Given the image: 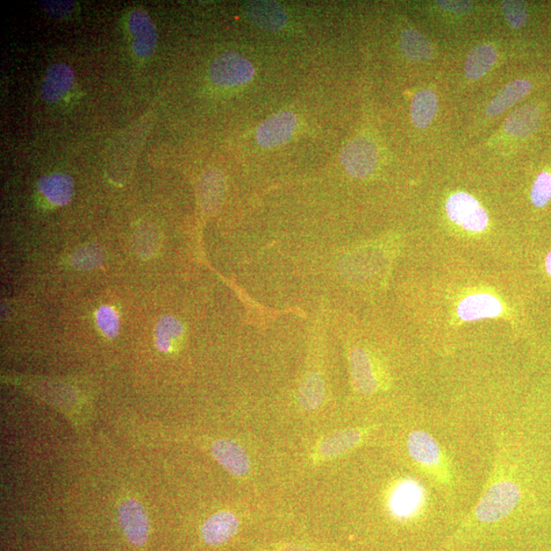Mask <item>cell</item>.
Wrapping results in <instances>:
<instances>
[{"label":"cell","instance_id":"484cf974","mask_svg":"<svg viewBox=\"0 0 551 551\" xmlns=\"http://www.w3.org/2000/svg\"><path fill=\"white\" fill-rule=\"evenodd\" d=\"M136 252L145 259L152 257L160 247V233L152 223L143 221L134 232Z\"/></svg>","mask_w":551,"mask_h":551},{"label":"cell","instance_id":"5b68a950","mask_svg":"<svg viewBox=\"0 0 551 551\" xmlns=\"http://www.w3.org/2000/svg\"><path fill=\"white\" fill-rule=\"evenodd\" d=\"M407 448L414 462L421 464L427 473L438 480L446 481L447 470L438 442L426 432L416 431L410 435Z\"/></svg>","mask_w":551,"mask_h":551},{"label":"cell","instance_id":"8992f818","mask_svg":"<svg viewBox=\"0 0 551 551\" xmlns=\"http://www.w3.org/2000/svg\"><path fill=\"white\" fill-rule=\"evenodd\" d=\"M377 161L376 143L364 136L350 141L341 154L343 166L355 178H364L373 173Z\"/></svg>","mask_w":551,"mask_h":551},{"label":"cell","instance_id":"83f0119b","mask_svg":"<svg viewBox=\"0 0 551 551\" xmlns=\"http://www.w3.org/2000/svg\"><path fill=\"white\" fill-rule=\"evenodd\" d=\"M104 259L102 249L96 246H85L71 256V264L78 270L89 271L102 266Z\"/></svg>","mask_w":551,"mask_h":551},{"label":"cell","instance_id":"e0dca14e","mask_svg":"<svg viewBox=\"0 0 551 551\" xmlns=\"http://www.w3.org/2000/svg\"><path fill=\"white\" fill-rule=\"evenodd\" d=\"M38 188L50 204L57 206L69 205L74 197L73 178L68 174L55 173L42 177Z\"/></svg>","mask_w":551,"mask_h":551},{"label":"cell","instance_id":"7402d4cb","mask_svg":"<svg viewBox=\"0 0 551 551\" xmlns=\"http://www.w3.org/2000/svg\"><path fill=\"white\" fill-rule=\"evenodd\" d=\"M184 327L180 321L171 316H164L155 327L156 347L163 353H170L181 345Z\"/></svg>","mask_w":551,"mask_h":551},{"label":"cell","instance_id":"7a4b0ae2","mask_svg":"<svg viewBox=\"0 0 551 551\" xmlns=\"http://www.w3.org/2000/svg\"><path fill=\"white\" fill-rule=\"evenodd\" d=\"M519 498V488L513 483L500 481L493 484L477 506V521L480 524L489 525L505 519L516 507Z\"/></svg>","mask_w":551,"mask_h":551},{"label":"cell","instance_id":"6da1fadb","mask_svg":"<svg viewBox=\"0 0 551 551\" xmlns=\"http://www.w3.org/2000/svg\"><path fill=\"white\" fill-rule=\"evenodd\" d=\"M152 120L153 117L146 114L111 139L105 149L104 168L105 175L113 184L123 186L130 180Z\"/></svg>","mask_w":551,"mask_h":551},{"label":"cell","instance_id":"603a6c76","mask_svg":"<svg viewBox=\"0 0 551 551\" xmlns=\"http://www.w3.org/2000/svg\"><path fill=\"white\" fill-rule=\"evenodd\" d=\"M400 46L405 57L412 62H426L434 55L430 42L417 30L405 29L400 36Z\"/></svg>","mask_w":551,"mask_h":551},{"label":"cell","instance_id":"9a60e30c","mask_svg":"<svg viewBox=\"0 0 551 551\" xmlns=\"http://www.w3.org/2000/svg\"><path fill=\"white\" fill-rule=\"evenodd\" d=\"M502 313L503 305L499 300L485 293H479V295L463 299L457 307V314L463 321L496 318Z\"/></svg>","mask_w":551,"mask_h":551},{"label":"cell","instance_id":"f546056e","mask_svg":"<svg viewBox=\"0 0 551 551\" xmlns=\"http://www.w3.org/2000/svg\"><path fill=\"white\" fill-rule=\"evenodd\" d=\"M551 199V175L547 171L536 178L531 190V200L536 207L546 206Z\"/></svg>","mask_w":551,"mask_h":551},{"label":"cell","instance_id":"52a82bcc","mask_svg":"<svg viewBox=\"0 0 551 551\" xmlns=\"http://www.w3.org/2000/svg\"><path fill=\"white\" fill-rule=\"evenodd\" d=\"M296 126L295 113L288 111L275 113L257 128L256 140L264 148L281 146L291 140Z\"/></svg>","mask_w":551,"mask_h":551},{"label":"cell","instance_id":"836d02e7","mask_svg":"<svg viewBox=\"0 0 551 551\" xmlns=\"http://www.w3.org/2000/svg\"><path fill=\"white\" fill-rule=\"evenodd\" d=\"M546 268H547L548 275L551 276V252L547 256Z\"/></svg>","mask_w":551,"mask_h":551},{"label":"cell","instance_id":"ba28073f","mask_svg":"<svg viewBox=\"0 0 551 551\" xmlns=\"http://www.w3.org/2000/svg\"><path fill=\"white\" fill-rule=\"evenodd\" d=\"M128 26L133 38L134 54L140 59H148L154 54L159 40L152 18L145 10L136 9L129 14Z\"/></svg>","mask_w":551,"mask_h":551},{"label":"cell","instance_id":"cb8c5ba5","mask_svg":"<svg viewBox=\"0 0 551 551\" xmlns=\"http://www.w3.org/2000/svg\"><path fill=\"white\" fill-rule=\"evenodd\" d=\"M438 112V100L431 90H422L413 96L411 113L414 126L425 129Z\"/></svg>","mask_w":551,"mask_h":551},{"label":"cell","instance_id":"30bf717a","mask_svg":"<svg viewBox=\"0 0 551 551\" xmlns=\"http://www.w3.org/2000/svg\"><path fill=\"white\" fill-rule=\"evenodd\" d=\"M120 525L129 541L141 547L147 540L149 521L145 507L138 500L127 499L118 510Z\"/></svg>","mask_w":551,"mask_h":551},{"label":"cell","instance_id":"7c38bea8","mask_svg":"<svg viewBox=\"0 0 551 551\" xmlns=\"http://www.w3.org/2000/svg\"><path fill=\"white\" fill-rule=\"evenodd\" d=\"M227 181L223 171L212 169L200 178L197 188L199 205L207 214L216 213L224 202Z\"/></svg>","mask_w":551,"mask_h":551},{"label":"cell","instance_id":"2e32d148","mask_svg":"<svg viewBox=\"0 0 551 551\" xmlns=\"http://www.w3.org/2000/svg\"><path fill=\"white\" fill-rule=\"evenodd\" d=\"M238 517L230 512H221L207 520L202 528V535L207 545L218 547L223 545L238 530Z\"/></svg>","mask_w":551,"mask_h":551},{"label":"cell","instance_id":"4dcf8cb0","mask_svg":"<svg viewBox=\"0 0 551 551\" xmlns=\"http://www.w3.org/2000/svg\"><path fill=\"white\" fill-rule=\"evenodd\" d=\"M504 16L513 29L523 27L527 21L526 4L522 2H503Z\"/></svg>","mask_w":551,"mask_h":551},{"label":"cell","instance_id":"ffe728a7","mask_svg":"<svg viewBox=\"0 0 551 551\" xmlns=\"http://www.w3.org/2000/svg\"><path fill=\"white\" fill-rule=\"evenodd\" d=\"M497 60V50L490 43H483L471 50L466 64L464 74L470 80L480 79L491 70Z\"/></svg>","mask_w":551,"mask_h":551},{"label":"cell","instance_id":"4fadbf2b","mask_svg":"<svg viewBox=\"0 0 551 551\" xmlns=\"http://www.w3.org/2000/svg\"><path fill=\"white\" fill-rule=\"evenodd\" d=\"M212 453L228 472L235 476H245L250 470V462L246 450L232 440L221 439L213 443Z\"/></svg>","mask_w":551,"mask_h":551},{"label":"cell","instance_id":"5bb4252c","mask_svg":"<svg viewBox=\"0 0 551 551\" xmlns=\"http://www.w3.org/2000/svg\"><path fill=\"white\" fill-rule=\"evenodd\" d=\"M246 14L254 24L269 31L281 30L288 16L281 4L274 2H253L246 6Z\"/></svg>","mask_w":551,"mask_h":551},{"label":"cell","instance_id":"3957f363","mask_svg":"<svg viewBox=\"0 0 551 551\" xmlns=\"http://www.w3.org/2000/svg\"><path fill=\"white\" fill-rule=\"evenodd\" d=\"M255 76V68L245 56L224 53L211 63V80L221 88H234L248 83Z\"/></svg>","mask_w":551,"mask_h":551},{"label":"cell","instance_id":"f1b7e54d","mask_svg":"<svg viewBox=\"0 0 551 551\" xmlns=\"http://www.w3.org/2000/svg\"><path fill=\"white\" fill-rule=\"evenodd\" d=\"M96 324L99 330L107 338H116L120 331V319L116 311L111 306L104 305L99 307L96 314Z\"/></svg>","mask_w":551,"mask_h":551},{"label":"cell","instance_id":"9c48e42d","mask_svg":"<svg viewBox=\"0 0 551 551\" xmlns=\"http://www.w3.org/2000/svg\"><path fill=\"white\" fill-rule=\"evenodd\" d=\"M426 493L423 486L406 480L400 483L390 497V509L397 518L412 519L424 512Z\"/></svg>","mask_w":551,"mask_h":551},{"label":"cell","instance_id":"4316f807","mask_svg":"<svg viewBox=\"0 0 551 551\" xmlns=\"http://www.w3.org/2000/svg\"><path fill=\"white\" fill-rule=\"evenodd\" d=\"M360 439L361 434L355 430L343 431L321 442L320 453L325 457L338 456L355 447Z\"/></svg>","mask_w":551,"mask_h":551},{"label":"cell","instance_id":"277c9868","mask_svg":"<svg viewBox=\"0 0 551 551\" xmlns=\"http://www.w3.org/2000/svg\"><path fill=\"white\" fill-rule=\"evenodd\" d=\"M447 213L455 224L471 232H482L488 225V214L478 200L464 192L455 193L447 203Z\"/></svg>","mask_w":551,"mask_h":551},{"label":"cell","instance_id":"d6986e66","mask_svg":"<svg viewBox=\"0 0 551 551\" xmlns=\"http://www.w3.org/2000/svg\"><path fill=\"white\" fill-rule=\"evenodd\" d=\"M352 374L355 388L364 395H372L378 388V381L374 373L373 363L369 355L362 349H356L350 355Z\"/></svg>","mask_w":551,"mask_h":551},{"label":"cell","instance_id":"d6a6232c","mask_svg":"<svg viewBox=\"0 0 551 551\" xmlns=\"http://www.w3.org/2000/svg\"><path fill=\"white\" fill-rule=\"evenodd\" d=\"M438 4L441 7V9L457 13H466L473 10L474 3L472 2H438Z\"/></svg>","mask_w":551,"mask_h":551},{"label":"cell","instance_id":"8fae6325","mask_svg":"<svg viewBox=\"0 0 551 551\" xmlns=\"http://www.w3.org/2000/svg\"><path fill=\"white\" fill-rule=\"evenodd\" d=\"M75 74L69 64L55 63L46 70L43 78L40 95L48 104L59 103L73 88Z\"/></svg>","mask_w":551,"mask_h":551},{"label":"cell","instance_id":"ac0fdd59","mask_svg":"<svg viewBox=\"0 0 551 551\" xmlns=\"http://www.w3.org/2000/svg\"><path fill=\"white\" fill-rule=\"evenodd\" d=\"M531 88V83L525 79H518L507 84L486 107V114L490 118L498 116L525 97Z\"/></svg>","mask_w":551,"mask_h":551},{"label":"cell","instance_id":"44dd1931","mask_svg":"<svg viewBox=\"0 0 551 551\" xmlns=\"http://www.w3.org/2000/svg\"><path fill=\"white\" fill-rule=\"evenodd\" d=\"M540 123V110L534 104H527L520 107L507 118L505 130L517 138L530 135Z\"/></svg>","mask_w":551,"mask_h":551},{"label":"cell","instance_id":"d4e9b609","mask_svg":"<svg viewBox=\"0 0 551 551\" xmlns=\"http://www.w3.org/2000/svg\"><path fill=\"white\" fill-rule=\"evenodd\" d=\"M326 388L323 378L318 374H311L300 384L299 404L306 411L317 409L325 398Z\"/></svg>","mask_w":551,"mask_h":551},{"label":"cell","instance_id":"1f68e13d","mask_svg":"<svg viewBox=\"0 0 551 551\" xmlns=\"http://www.w3.org/2000/svg\"><path fill=\"white\" fill-rule=\"evenodd\" d=\"M43 10L54 17H69L75 9V4L71 2H40Z\"/></svg>","mask_w":551,"mask_h":551}]
</instances>
